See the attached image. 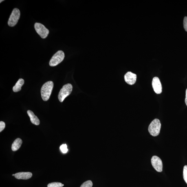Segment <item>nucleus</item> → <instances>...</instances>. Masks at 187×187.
<instances>
[{
	"mask_svg": "<svg viewBox=\"0 0 187 187\" xmlns=\"http://www.w3.org/2000/svg\"><path fill=\"white\" fill-rule=\"evenodd\" d=\"M53 87L54 83L52 81L46 82L43 84L41 89V93L42 99L44 101H47L49 100Z\"/></svg>",
	"mask_w": 187,
	"mask_h": 187,
	"instance_id": "nucleus-1",
	"label": "nucleus"
},
{
	"mask_svg": "<svg viewBox=\"0 0 187 187\" xmlns=\"http://www.w3.org/2000/svg\"><path fill=\"white\" fill-rule=\"evenodd\" d=\"M161 124L158 119H155L152 121L148 127V131L152 136L158 135L160 133Z\"/></svg>",
	"mask_w": 187,
	"mask_h": 187,
	"instance_id": "nucleus-2",
	"label": "nucleus"
},
{
	"mask_svg": "<svg viewBox=\"0 0 187 187\" xmlns=\"http://www.w3.org/2000/svg\"><path fill=\"white\" fill-rule=\"evenodd\" d=\"M73 86L70 84L64 85L59 93L58 98L60 102H62L72 92Z\"/></svg>",
	"mask_w": 187,
	"mask_h": 187,
	"instance_id": "nucleus-3",
	"label": "nucleus"
},
{
	"mask_svg": "<svg viewBox=\"0 0 187 187\" xmlns=\"http://www.w3.org/2000/svg\"><path fill=\"white\" fill-rule=\"evenodd\" d=\"M65 57V54L63 51H58L51 58L49 65L51 67L56 66L63 61Z\"/></svg>",
	"mask_w": 187,
	"mask_h": 187,
	"instance_id": "nucleus-4",
	"label": "nucleus"
},
{
	"mask_svg": "<svg viewBox=\"0 0 187 187\" xmlns=\"http://www.w3.org/2000/svg\"><path fill=\"white\" fill-rule=\"evenodd\" d=\"M20 14L19 9L17 8L14 9L8 22L9 26L13 27L17 24L20 18Z\"/></svg>",
	"mask_w": 187,
	"mask_h": 187,
	"instance_id": "nucleus-5",
	"label": "nucleus"
},
{
	"mask_svg": "<svg viewBox=\"0 0 187 187\" xmlns=\"http://www.w3.org/2000/svg\"><path fill=\"white\" fill-rule=\"evenodd\" d=\"M34 28L37 33L42 38H46L49 33V31L45 26L41 23H36L34 24Z\"/></svg>",
	"mask_w": 187,
	"mask_h": 187,
	"instance_id": "nucleus-6",
	"label": "nucleus"
},
{
	"mask_svg": "<svg viewBox=\"0 0 187 187\" xmlns=\"http://www.w3.org/2000/svg\"><path fill=\"white\" fill-rule=\"evenodd\" d=\"M152 166L158 172H162L163 170V163L161 159L157 156H153L151 159Z\"/></svg>",
	"mask_w": 187,
	"mask_h": 187,
	"instance_id": "nucleus-7",
	"label": "nucleus"
},
{
	"mask_svg": "<svg viewBox=\"0 0 187 187\" xmlns=\"http://www.w3.org/2000/svg\"><path fill=\"white\" fill-rule=\"evenodd\" d=\"M152 87L155 92L157 94L162 93V87L160 80L157 77H155L152 80Z\"/></svg>",
	"mask_w": 187,
	"mask_h": 187,
	"instance_id": "nucleus-8",
	"label": "nucleus"
},
{
	"mask_svg": "<svg viewBox=\"0 0 187 187\" xmlns=\"http://www.w3.org/2000/svg\"><path fill=\"white\" fill-rule=\"evenodd\" d=\"M124 78L126 83L130 85H133L136 81L137 75L129 71L125 75Z\"/></svg>",
	"mask_w": 187,
	"mask_h": 187,
	"instance_id": "nucleus-9",
	"label": "nucleus"
},
{
	"mask_svg": "<svg viewBox=\"0 0 187 187\" xmlns=\"http://www.w3.org/2000/svg\"><path fill=\"white\" fill-rule=\"evenodd\" d=\"M32 176V174L31 172H22L15 174L14 177L19 179H30Z\"/></svg>",
	"mask_w": 187,
	"mask_h": 187,
	"instance_id": "nucleus-10",
	"label": "nucleus"
},
{
	"mask_svg": "<svg viewBox=\"0 0 187 187\" xmlns=\"http://www.w3.org/2000/svg\"><path fill=\"white\" fill-rule=\"evenodd\" d=\"M27 113L29 116L30 117L31 121L32 123L36 126L39 125L40 124L39 119L36 115H35L33 112L32 111L29 110L27 111Z\"/></svg>",
	"mask_w": 187,
	"mask_h": 187,
	"instance_id": "nucleus-11",
	"label": "nucleus"
},
{
	"mask_svg": "<svg viewBox=\"0 0 187 187\" xmlns=\"http://www.w3.org/2000/svg\"><path fill=\"white\" fill-rule=\"evenodd\" d=\"M22 144V140L21 139H16L13 143L12 146V149L13 151H17L20 149Z\"/></svg>",
	"mask_w": 187,
	"mask_h": 187,
	"instance_id": "nucleus-12",
	"label": "nucleus"
},
{
	"mask_svg": "<svg viewBox=\"0 0 187 187\" xmlns=\"http://www.w3.org/2000/svg\"><path fill=\"white\" fill-rule=\"evenodd\" d=\"M24 83V80L23 79H20L16 82L15 85L13 87V91L15 92H17L21 90V87Z\"/></svg>",
	"mask_w": 187,
	"mask_h": 187,
	"instance_id": "nucleus-13",
	"label": "nucleus"
},
{
	"mask_svg": "<svg viewBox=\"0 0 187 187\" xmlns=\"http://www.w3.org/2000/svg\"><path fill=\"white\" fill-rule=\"evenodd\" d=\"M64 186L60 182H52L49 183L47 185V187H62Z\"/></svg>",
	"mask_w": 187,
	"mask_h": 187,
	"instance_id": "nucleus-14",
	"label": "nucleus"
},
{
	"mask_svg": "<svg viewBox=\"0 0 187 187\" xmlns=\"http://www.w3.org/2000/svg\"><path fill=\"white\" fill-rule=\"evenodd\" d=\"M93 183L91 181H87L84 182L80 187H92Z\"/></svg>",
	"mask_w": 187,
	"mask_h": 187,
	"instance_id": "nucleus-15",
	"label": "nucleus"
},
{
	"mask_svg": "<svg viewBox=\"0 0 187 187\" xmlns=\"http://www.w3.org/2000/svg\"><path fill=\"white\" fill-rule=\"evenodd\" d=\"M183 177L185 181L187 184V165H185L183 168Z\"/></svg>",
	"mask_w": 187,
	"mask_h": 187,
	"instance_id": "nucleus-16",
	"label": "nucleus"
},
{
	"mask_svg": "<svg viewBox=\"0 0 187 187\" xmlns=\"http://www.w3.org/2000/svg\"><path fill=\"white\" fill-rule=\"evenodd\" d=\"M60 148L62 153L64 154L66 153L68 151L67 145L66 144H62V145L60 146Z\"/></svg>",
	"mask_w": 187,
	"mask_h": 187,
	"instance_id": "nucleus-17",
	"label": "nucleus"
},
{
	"mask_svg": "<svg viewBox=\"0 0 187 187\" xmlns=\"http://www.w3.org/2000/svg\"><path fill=\"white\" fill-rule=\"evenodd\" d=\"M5 124L4 122L3 121L0 122V132H1L5 129Z\"/></svg>",
	"mask_w": 187,
	"mask_h": 187,
	"instance_id": "nucleus-18",
	"label": "nucleus"
},
{
	"mask_svg": "<svg viewBox=\"0 0 187 187\" xmlns=\"http://www.w3.org/2000/svg\"><path fill=\"white\" fill-rule=\"evenodd\" d=\"M183 25L185 30L187 32V17H185L183 21Z\"/></svg>",
	"mask_w": 187,
	"mask_h": 187,
	"instance_id": "nucleus-19",
	"label": "nucleus"
},
{
	"mask_svg": "<svg viewBox=\"0 0 187 187\" xmlns=\"http://www.w3.org/2000/svg\"><path fill=\"white\" fill-rule=\"evenodd\" d=\"M185 103H186V106H187V89L186 91V97L185 98Z\"/></svg>",
	"mask_w": 187,
	"mask_h": 187,
	"instance_id": "nucleus-20",
	"label": "nucleus"
},
{
	"mask_svg": "<svg viewBox=\"0 0 187 187\" xmlns=\"http://www.w3.org/2000/svg\"><path fill=\"white\" fill-rule=\"evenodd\" d=\"M15 174H13L12 175V176H15Z\"/></svg>",
	"mask_w": 187,
	"mask_h": 187,
	"instance_id": "nucleus-21",
	"label": "nucleus"
},
{
	"mask_svg": "<svg viewBox=\"0 0 187 187\" xmlns=\"http://www.w3.org/2000/svg\"><path fill=\"white\" fill-rule=\"evenodd\" d=\"M1 1V3L2 1Z\"/></svg>",
	"mask_w": 187,
	"mask_h": 187,
	"instance_id": "nucleus-22",
	"label": "nucleus"
}]
</instances>
